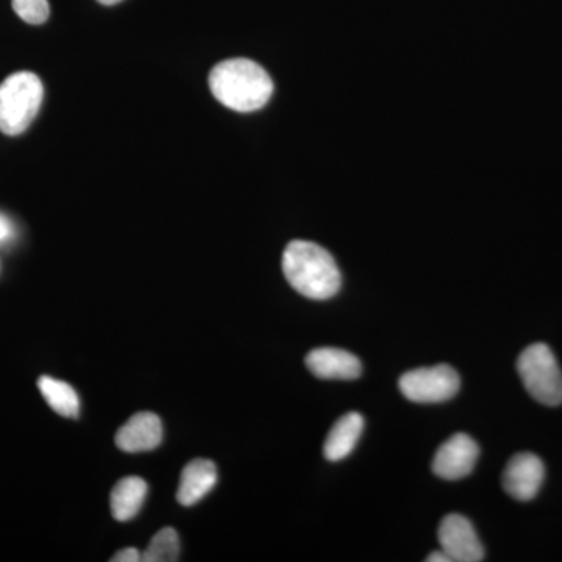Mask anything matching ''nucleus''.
I'll return each instance as SVG.
<instances>
[{
	"label": "nucleus",
	"mask_w": 562,
	"mask_h": 562,
	"mask_svg": "<svg viewBox=\"0 0 562 562\" xmlns=\"http://www.w3.org/2000/svg\"><path fill=\"white\" fill-rule=\"evenodd\" d=\"M11 235V225L10 222L5 220V217L0 216V241L9 238Z\"/></svg>",
	"instance_id": "nucleus-18"
},
{
	"label": "nucleus",
	"mask_w": 562,
	"mask_h": 562,
	"mask_svg": "<svg viewBox=\"0 0 562 562\" xmlns=\"http://www.w3.org/2000/svg\"><path fill=\"white\" fill-rule=\"evenodd\" d=\"M546 479V468L541 458L532 453L514 454L505 472H503V487L519 502H530L541 491Z\"/></svg>",
	"instance_id": "nucleus-8"
},
{
	"label": "nucleus",
	"mask_w": 562,
	"mask_h": 562,
	"mask_svg": "<svg viewBox=\"0 0 562 562\" xmlns=\"http://www.w3.org/2000/svg\"><path fill=\"white\" fill-rule=\"evenodd\" d=\"M364 430V419L361 414L347 413L333 425L324 443V454L328 461H341L349 457L360 441Z\"/></svg>",
	"instance_id": "nucleus-12"
},
{
	"label": "nucleus",
	"mask_w": 562,
	"mask_h": 562,
	"mask_svg": "<svg viewBox=\"0 0 562 562\" xmlns=\"http://www.w3.org/2000/svg\"><path fill=\"white\" fill-rule=\"evenodd\" d=\"M161 441V419L154 413L135 414L116 432V446L125 453L150 452Z\"/></svg>",
	"instance_id": "nucleus-9"
},
{
	"label": "nucleus",
	"mask_w": 562,
	"mask_h": 562,
	"mask_svg": "<svg viewBox=\"0 0 562 562\" xmlns=\"http://www.w3.org/2000/svg\"><path fill=\"white\" fill-rule=\"evenodd\" d=\"M140 554L138 550L133 549V547H128V549L121 550V552H117L114 554L113 558H111V561L113 562H138L140 561Z\"/></svg>",
	"instance_id": "nucleus-17"
},
{
	"label": "nucleus",
	"mask_w": 562,
	"mask_h": 562,
	"mask_svg": "<svg viewBox=\"0 0 562 562\" xmlns=\"http://www.w3.org/2000/svg\"><path fill=\"white\" fill-rule=\"evenodd\" d=\"M44 99L43 81L29 70L11 74L0 85V132L18 136L31 127Z\"/></svg>",
	"instance_id": "nucleus-3"
},
{
	"label": "nucleus",
	"mask_w": 562,
	"mask_h": 562,
	"mask_svg": "<svg viewBox=\"0 0 562 562\" xmlns=\"http://www.w3.org/2000/svg\"><path fill=\"white\" fill-rule=\"evenodd\" d=\"M428 562H452L450 561V558L447 557L446 553L442 552V550H439V552H432L430 557L427 558Z\"/></svg>",
	"instance_id": "nucleus-19"
},
{
	"label": "nucleus",
	"mask_w": 562,
	"mask_h": 562,
	"mask_svg": "<svg viewBox=\"0 0 562 562\" xmlns=\"http://www.w3.org/2000/svg\"><path fill=\"white\" fill-rule=\"evenodd\" d=\"M460 386V375L447 364L414 369L403 373L398 380V387L408 401L427 405L450 401L458 394Z\"/></svg>",
	"instance_id": "nucleus-5"
},
{
	"label": "nucleus",
	"mask_w": 562,
	"mask_h": 562,
	"mask_svg": "<svg viewBox=\"0 0 562 562\" xmlns=\"http://www.w3.org/2000/svg\"><path fill=\"white\" fill-rule=\"evenodd\" d=\"M283 273L299 294L327 301L341 290V272L324 247L310 241H292L283 254Z\"/></svg>",
	"instance_id": "nucleus-2"
},
{
	"label": "nucleus",
	"mask_w": 562,
	"mask_h": 562,
	"mask_svg": "<svg viewBox=\"0 0 562 562\" xmlns=\"http://www.w3.org/2000/svg\"><path fill=\"white\" fill-rule=\"evenodd\" d=\"M102 5H116V3L122 2V0H98Z\"/></svg>",
	"instance_id": "nucleus-20"
},
{
	"label": "nucleus",
	"mask_w": 562,
	"mask_h": 562,
	"mask_svg": "<svg viewBox=\"0 0 562 562\" xmlns=\"http://www.w3.org/2000/svg\"><path fill=\"white\" fill-rule=\"evenodd\" d=\"M306 368L321 380H357L361 375V361L350 351L321 347L306 355Z\"/></svg>",
	"instance_id": "nucleus-10"
},
{
	"label": "nucleus",
	"mask_w": 562,
	"mask_h": 562,
	"mask_svg": "<svg viewBox=\"0 0 562 562\" xmlns=\"http://www.w3.org/2000/svg\"><path fill=\"white\" fill-rule=\"evenodd\" d=\"M441 550L452 562H480L484 560L483 543L475 528L460 514L443 517L438 531Z\"/></svg>",
	"instance_id": "nucleus-6"
},
{
	"label": "nucleus",
	"mask_w": 562,
	"mask_h": 562,
	"mask_svg": "<svg viewBox=\"0 0 562 562\" xmlns=\"http://www.w3.org/2000/svg\"><path fill=\"white\" fill-rule=\"evenodd\" d=\"M38 387L43 394L44 401L49 403L55 413L69 419H77L80 414V401L74 387L61 380L52 379V376H40Z\"/></svg>",
	"instance_id": "nucleus-14"
},
{
	"label": "nucleus",
	"mask_w": 562,
	"mask_h": 562,
	"mask_svg": "<svg viewBox=\"0 0 562 562\" xmlns=\"http://www.w3.org/2000/svg\"><path fill=\"white\" fill-rule=\"evenodd\" d=\"M147 483L139 476H127L117 482L110 495L111 514L117 522H127L143 508L147 497Z\"/></svg>",
	"instance_id": "nucleus-13"
},
{
	"label": "nucleus",
	"mask_w": 562,
	"mask_h": 562,
	"mask_svg": "<svg viewBox=\"0 0 562 562\" xmlns=\"http://www.w3.org/2000/svg\"><path fill=\"white\" fill-rule=\"evenodd\" d=\"M11 7L27 24L41 25L49 20L50 7L47 0H11Z\"/></svg>",
	"instance_id": "nucleus-16"
},
{
	"label": "nucleus",
	"mask_w": 562,
	"mask_h": 562,
	"mask_svg": "<svg viewBox=\"0 0 562 562\" xmlns=\"http://www.w3.org/2000/svg\"><path fill=\"white\" fill-rule=\"evenodd\" d=\"M479 454V446L471 436L465 432H457L436 452L435 460H432V472L447 482L465 479L475 468Z\"/></svg>",
	"instance_id": "nucleus-7"
},
{
	"label": "nucleus",
	"mask_w": 562,
	"mask_h": 562,
	"mask_svg": "<svg viewBox=\"0 0 562 562\" xmlns=\"http://www.w3.org/2000/svg\"><path fill=\"white\" fill-rule=\"evenodd\" d=\"M180 557V539L173 528H162L151 538L149 547L140 557L144 562H176Z\"/></svg>",
	"instance_id": "nucleus-15"
},
{
	"label": "nucleus",
	"mask_w": 562,
	"mask_h": 562,
	"mask_svg": "<svg viewBox=\"0 0 562 562\" xmlns=\"http://www.w3.org/2000/svg\"><path fill=\"white\" fill-rule=\"evenodd\" d=\"M210 88L214 98L239 113L262 109L272 98L271 76L258 63L233 58L214 66L210 72Z\"/></svg>",
	"instance_id": "nucleus-1"
},
{
	"label": "nucleus",
	"mask_w": 562,
	"mask_h": 562,
	"mask_svg": "<svg viewBox=\"0 0 562 562\" xmlns=\"http://www.w3.org/2000/svg\"><path fill=\"white\" fill-rule=\"evenodd\" d=\"M517 372L525 390L536 402L546 406L562 403V372L557 357L547 344L528 346L517 360Z\"/></svg>",
	"instance_id": "nucleus-4"
},
{
	"label": "nucleus",
	"mask_w": 562,
	"mask_h": 562,
	"mask_svg": "<svg viewBox=\"0 0 562 562\" xmlns=\"http://www.w3.org/2000/svg\"><path fill=\"white\" fill-rule=\"evenodd\" d=\"M216 464L210 460H194L184 465L181 472L177 502L181 506H192L202 501L216 486Z\"/></svg>",
	"instance_id": "nucleus-11"
}]
</instances>
